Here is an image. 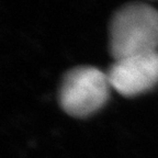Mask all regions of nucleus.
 Listing matches in <instances>:
<instances>
[{
    "label": "nucleus",
    "instance_id": "f257e3e1",
    "mask_svg": "<svg viewBox=\"0 0 158 158\" xmlns=\"http://www.w3.org/2000/svg\"><path fill=\"white\" fill-rule=\"evenodd\" d=\"M109 47L114 60L158 49V10L146 3H127L113 15Z\"/></svg>",
    "mask_w": 158,
    "mask_h": 158
},
{
    "label": "nucleus",
    "instance_id": "f03ea898",
    "mask_svg": "<svg viewBox=\"0 0 158 158\" xmlns=\"http://www.w3.org/2000/svg\"><path fill=\"white\" fill-rule=\"evenodd\" d=\"M111 85L108 75L91 66H79L64 75L58 101L67 114L75 118L91 115L106 102Z\"/></svg>",
    "mask_w": 158,
    "mask_h": 158
},
{
    "label": "nucleus",
    "instance_id": "7ed1b4c3",
    "mask_svg": "<svg viewBox=\"0 0 158 158\" xmlns=\"http://www.w3.org/2000/svg\"><path fill=\"white\" fill-rule=\"evenodd\" d=\"M106 75L120 94L134 97L148 91L158 84V52L114 60Z\"/></svg>",
    "mask_w": 158,
    "mask_h": 158
}]
</instances>
